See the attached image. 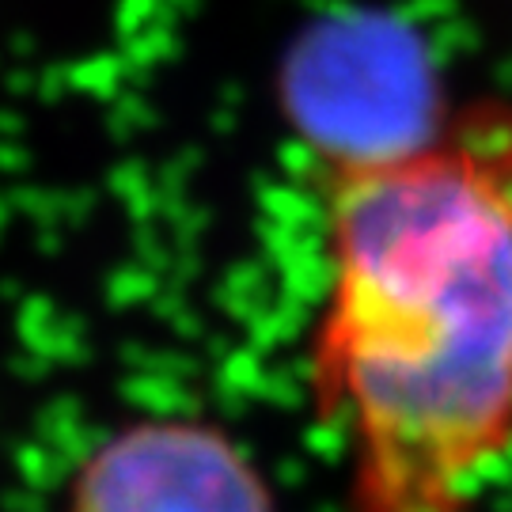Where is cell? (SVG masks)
<instances>
[{
  "instance_id": "cell-1",
  "label": "cell",
  "mask_w": 512,
  "mask_h": 512,
  "mask_svg": "<svg viewBox=\"0 0 512 512\" xmlns=\"http://www.w3.org/2000/svg\"><path fill=\"white\" fill-rule=\"evenodd\" d=\"M319 160L308 399L349 512H475L512 456V107Z\"/></svg>"
},
{
  "instance_id": "cell-2",
  "label": "cell",
  "mask_w": 512,
  "mask_h": 512,
  "mask_svg": "<svg viewBox=\"0 0 512 512\" xmlns=\"http://www.w3.org/2000/svg\"><path fill=\"white\" fill-rule=\"evenodd\" d=\"M69 512H281L251 448L198 418L118 429L80 463Z\"/></svg>"
}]
</instances>
